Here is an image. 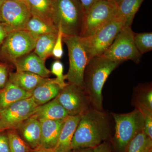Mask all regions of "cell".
Returning a JSON list of instances; mask_svg holds the SVG:
<instances>
[{"mask_svg":"<svg viewBox=\"0 0 152 152\" xmlns=\"http://www.w3.org/2000/svg\"><path fill=\"white\" fill-rule=\"evenodd\" d=\"M110 128L103 111L90 109L82 115L72 140V150L94 148L110 137Z\"/></svg>","mask_w":152,"mask_h":152,"instance_id":"6da1fadb","label":"cell"},{"mask_svg":"<svg viewBox=\"0 0 152 152\" xmlns=\"http://www.w3.org/2000/svg\"><path fill=\"white\" fill-rule=\"evenodd\" d=\"M121 63L102 56L92 58L87 64L83 76L84 88L93 108L103 111L102 89L109 75Z\"/></svg>","mask_w":152,"mask_h":152,"instance_id":"7a4b0ae2","label":"cell"},{"mask_svg":"<svg viewBox=\"0 0 152 152\" xmlns=\"http://www.w3.org/2000/svg\"><path fill=\"white\" fill-rule=\"evenodd\" d=\"M85 15L79 0H56L53 23L64 35L80 37Z\"/></svg>","mask_w":152,"mask_h":152,"instance_id":"3957f363","label":"cell"},{"mask_svg":"<svg viewBox=\"0 0 152 152\" xmlns=\"http://www.w3.org/2000/svg\"><path fill=\"white\" fill-rule=\"evenodd\" d=\"M125 25V20L117 13L92 35L86 38L80 37L89 61L94 57L103 55Z\"/></svg>","mask_w":152,"mask_h":152,"instance_id":"277c9868","label":"cell"},{"mask_svg":"<svg viewBox=\"0 0 152 152\" xmlns=\"http://www.w3.org/2000/svg\"><path fill=\"white\" fill-rule=\"evenodd\" d=\"M115 122L113 143L119 152H126L131 141L144 131V121L140 111L136 108L125 114L112 113Z\"/></svg>","mask_w":152,"mask_h":152,"instance_id":"5b68a950","label":"cell"},{"mask_svg":"<svg viewBox=\"0 0 152 152\" xmlns=\"http://www.w3.org/2000/svg\"><path fill=\"white\" fill-rule=\"evenodd\" d=\"M63 41L67 47L69 61V70L65 75L66 80L69 83L83 89L84 73L89 59L80 37L63 35Z\"/></svg>","mask_w":152,"mask_h":152,"instance_id":"8992f818","label":"cell"},{"mask_svg":"<svg viewBox=\"0 0 152 152\" xmlns=\"http://www.w3.org/2000/svg\"><path fill=\"white\" fill-rule=\"evenodd\" d=\"M37 40L26 30L10 32L0 49V60L13 64L18 58L34 50Z\"/></svg>","mask_w":152,"mask_h":152,"instance_id":"52a82bcc","label":"cell"},{"mask_svg":"<svg viewBox=\"0 0 152 152\" xmlns=\"http://www.w3.org/2000/svg\"><path fill=\"white\" fill-rule=\"evenodd\" d=\"M134 33L131 26L125 25L110 48L102 56L113 61L121 64L129 60L138 64L142 55L134 42Z\"/></svg>","mask_w":152,"mask_h":152,"instance_id":"ba28073f","label":"cell"},{"mask_svg":"<svg viewBox=\"0 0 152 152\" xmlns=\"http://www.w3.org/2000/svg\"><path fill=\"white\" fill-rule=\"evenodd\" d=\"M118 7L109 0H101L85 14L81 38L92 35L99 28L116 15Z\"/></svg>","mask_w":152,"mask_h":152,"instance_id":"9c48e42d","label":"cell"},{"mask_svg":"<svg viewBox=\"0 0 152 152\" xmlns=\"http://www.w3.org/2000/svg\"><path fill=\"white\" fill-rule=\"evenodd\" d=\"M31 96L19 101L0 111V130L15 129L34 115L38 107Z\"/></svg>","mask_w":152,"mask_h":152,"instance_id":"30bf717a","label":"cell"},{"mask_svg":"<svg viewBox=\"0 0 152 152\" xmlns=\"http://www.w3.org/2000/svg\"><path fill=\"white\" fill-rule=\"evenodd\" d=\"M56 98L69 115H82L91 109V101L88 95L84 90L75 85L68 83Z\"/></svg>","mask_w":152,"mask_h":152,"instance_id":"8fae6325","label":"cell"},{"mask_svg":"<svg viewBox=\"0 0 152 152\" xmlns=\"http://www.w3.org/2000/svg\"><path fill=\"white\" fill-rule=\"evenodd\" d=\"M31 17L23 1H4L3 3L1 9V23L9 33L25 30Z\"/></svg>","mask_w":152,"mask_h":152,"instance_id":"7c38bea8","label":"cell"},{"mask_svg":"<svg viewBox=\"0 0 152 152\" xmlns=\"http://www.w3.org/2000/svg\"><path fill=\"white\" fill-rule=\"evenodd\" d=\"M45 64V61L41 59L34 52H31L18 58L13 65L17 71L29 72L42 77L48 78L51 73Z\"/></svg>","mask_w":152,"mask_h":152,"instance_id":"4fadbf2b","label":"cell"},{"mask_svg":"<svg viewBox=\"0 0 152 152\" xmlns=\"http://www.w3.org/2000/svg\"><path fill=\"white\" fill-rule=\"evenodd\" d=\"M24 141L32 149L40 145L41 137V123L37 117L32 115L15 129Z\"/></svg>","mask_w":152,"mask_h":152,"instance_id":"5bb4252c","label":"cell"},{"mask_svg":"<svg viewBox=\"0 0 152 152\" xmlns=\"http://www.w3.org/2000/svg\"><path fill=\"white\" fill-rule=\"evenodd\" d=\"M82 115H69L65 119L54 148L57 152H69L72 140Z\"/></svg>","mask_w":152,"mask_h":152,"instance_id":"9a60e30c","label":"cell"},{"mask_svg":"<svg viewBox=\"0 0 152 152\" xmlns=\"http://www.w3.org/2000/svg\"><path fill=\"white\" fill-rule=\"evenodd\" d=\"M40 146L54 148L56 145L64 120L40 119Z\"/></svg>","mask_w":152,"mask_h":152,"instance_id":"2e32d148","label":"cell"},{"mask_svg":"<svg viewBox=\"0 0 152 152\" xmlns=\"http://www.w3.org/2000/svg\"><path fill=\"white\" fill-rule=\"evenodd\" d=\"M50 80L29 72L16 71L10 73L8 81L22 89L31 92L38 86Z\"/></svg>","mask_w":152,"mask_h":152,"instance_id":"e0dca14e","label":"cell"},{"mask_svg":"<svg viewBox=\"0 0 152 152\" xmlns=\"http://www.w3.org/2000/svg\"><path fill=\"white\" fill-rule=\"evenodd\" d=\"M23 1L26 4L32 16L37 17L49 24L54 25L53 18L56 0Z\"/></svg>","mask_w":152,"mask_h":152,"instance_id":"ac0fdd59","label":"cell"},{"mask_svg":"<svg viewBox=\"0 0 152 152\" xmlns=\"http://www.w3.org/2000/svg\"><path fill=\"white\" fill-rule=\"evenodd\" d=\"M31 94L8 81L0 90V111L19 101L31 97Z\"/></svg>","mask_w":152,"mask_h":152,"instance_id":"d6986e66","label":"cell"},{"mask_svg":"<svg viewBox=\"0 0 152 152\" xmlns=\"http://www.w3.org/2000/svg\"><path fill=\"white\" fill-rule=\"evenodd\" d=\"M39 120H64L69 116L56 98L39 106L34 113Z\"/></svg>","mask_w":152,"mask_h":152,"instance_id":"ffe728a7","label":"cell"},{"mask_svg":"<svg viewBox=\"0 0 152 152\" xmlns=\"http://www.w3.org/2000/svg\"><path fill=\"white\" fill-rule=\"evenodd\" d=\"M61 89L56 83L55 79H51L32 91L31 97L38 106L41 105L56 97Z\"/></svg>","mask_w":152,"mask_h":152,"instance_id":"44dd1931","label":"cell"},{"mask_svg":"<svg viewBox=\"0 0 152 152\" xmlns=\"http://www.w3.org/2000/svg\"><path fill=\"white\" fill-rule=\"evenodd\" d=\"M25 30L29 32L37 39L44 35L58 33V29L54 25L32 16L28 21Z\"/></svg>","mask_w":152,"mask_h":152,"instance_id":"7402d4cb","label":"cell"},{"mask_svg":"<svg viewBox=\"0 0 152 152\" xmlns=\"http://www.w3.org/2000/svg\"><path fill=\"white\" fill-rule=\"evenodd\" d=\"M57 37V34H49L38 38L34 50V53L45 61L52 56V52Z\"/></svg>","mask_w":152,"mask_h":152,"instance_id":"603a6c76","label":"cell"},{"mask_svg":"<svg viewBox=\"0 0 152 152\" xmlns=\"http://www.w3.org/2000/svg\"><path fill=\"white\" fill-rule=\"evenodd\" d=\"M144 0H121L118 5L117 13L131 26L133 20Z\"/></svg>","mask_w":152,"mask_h":152,"instance_id":"cb8c5ba5","label":"cell"},{"mask_svg":"<svg viewBox=\"0 0 152 152\" xmlns=\"http://www.w3.org/2000/svg\"><path fill=\"white\" fill-rule=\"evenodd\" d=\"M152 139L144 131L139 133L131 141L126 152H151Z\"/></svg>","mask_w":152,"mask_h":152,"instance_id":"d4e9b609","label":"cell"},{"mask_svg":"<svg viewBox=\"0 0 152 152\" xmlns=\"http://www.w3.org/2000/svg\"><path fill=\"white\" fill-rule=\"evenodd\" d=\"M7 131L10 152H32V149L21 137L16 129Z\"/></svg>","mask_w":152,"mask_h":152,"instance_id":"484cf974","label":"cell"},{"mask_svg":"<svg viewBox=\"0 0 152 152\" xmlns=\"http://www.w3.org/2000/svg\"><path fill=\"white\" fill-rule=\"evenodd\" d=\"M134 40L136 48L141 55L152 50V33L134 32Z\"/></svg>","mask_w":152,"mask_h":152,"instance_id":"4316f807","label":"cell"},{"mask_svg":"<svg viewBox=\"0 0 152 152\" xmlns=\"http://www.w3.org/2000/svg\"><path fill=\"white\" fill-rule=\"evenodd\" d=\"M139 89L137 96V104L152 111V90L151 87H142Z\"/></svg>","mask_w":152,"mask_h":152,"instance_id":"83f0119b","label":"cell"},{"mask_svg":"<svg viewBox=\"0 0 152 152\" xmlns=\"http://www.w3.org/2000/svg\"><path fill=\"white\" fill-rule=\"evenodd\" d=\"M64 65L59 60H57L53 63L50 72L52 74L56 76L55 80L57 84L61 88L66 86L67 83L65 82L66 80L65 75H64Z\"/></svg>","mask_w":152,"mask_h":152,"instance_id":"f1b7e54d","label":"cell"},{"mask_svg":"<svg viewBox=\"0 0 152 152\" xmlns=\"http://www.w3.org/2000/svg\"><path fill=\"white\" fill-rule=\"evenodd\" d=\"M136 107L141 112L143 117L144 132L152 139V111L138 104H136Z\"/></svg>","mask_w":152,"mask_h":152,"instance_id":"f546056e","label":"cell"},{"mask_svg":"<svg viewBox=\"0 0 152 152\" xmlns=\"http://www.w3.org/2000/svg\"><path fill=\"white\" fill-rule=\"evenodd\" d=\"M63 34L60 28H58V33L56 42L52 52V56L57 60H59L62 58L64 54L63 48Z\"/></svg>","mask_w":152,"mask_h":152,"instance_id":"4dcf8cb0","label":"cell"},{"mask_svg":"<svg viewBox=\"0 0 152 152\" xmlns=\"http://www.w3.org/2000/svg\"><path fill=\"white\" fill-rule=\"evenodd\" d=\"M10 66L7 63L0 62V90L3 88L8 81Z\"/></svg>","mask_w":152,"mask_h":152,"instance_id":"1f68e13d","label":"cell"},{"mask_svg":"<svg viewBox=\"0 0 152 152\" xmlns=\"http://www.w3.org/2000/svg\"><path fill=\"white\" fill-rule=\"evenodd\" d=\"M4 132H0V152H10L7 135Z\"/></svg>","mask_w":152,"mask_h":152,"instance_id":"d6a6232c","label":"cell"},{"mask_svg":"<svg viewBox=\"0 0 152 152\" xmlns=\"http://www.w3.org/2000/svg\"><path fill=\"white\" fill-rule=\"evenodd\" d=\"M93 152H112L111 147L107 142L104 141L94 148Z\"/></svg>","mask_w":152,"mask_h":152,"instance_id":"836d02e7","label":"cell"},{"mask_svg":"<svg viewBox=\"0 0 152 152\" xmlns=\"http://www.w3.org/2000/svg\"><path fill=\"white\" fill-rule=\"evenodd\" d=\"M79 1L86 14L92 6L101 0H79Z\"/></svg>","mask_w":152,"mask_h":152,"instance_id":"e575fe53","label":"cell"},{"mask_svg":"<svg viewBox=\"0 0 152 152\" xmlns=\"http://www.w3.org/2000/svg\"><path fill=\"white\" fill-rule=\"evenodd\" d=\"M9 33L4 24L0 22V49Z\"/></svg>","mask_w":152,"mask_h":152,"instance_id":"d590c367","label":"cell"},{"mask_svg":"<svg viewBox=\"0 0 152 152\" xmlns=\"http://www.w3.org/2000/svg\"><path fill=\"white\" fill-rule=\"evenodd\" d=\"M31 152H57L55 148H49L39 146L35 149H33Z\"/></svg>","mask_w":152,"mask_h":152,"instance_id":"8d00e7d4","label":"cell"},{"mask_svg":"<svg viewBox=\"0 0 152 152\" xmlns=\"http://www.w3.org/2000/svg\"><path fill=\"white\" fill-rule=\"evenodd\" d=\"M69 152H93V149L90 148L76 149L72 150Z\"/></svg>","mask_w":152,"mask_h":152,"instance_id":"74e56055","label":"cell"},{"mask_svg":"<svg viewBox=\"0 0 152 152\" xmlns=\"http://www.w3.org/2000/svg\"><path fill=\"white\" fill-rule=\"evenodd\" d=\"M4 0H0V22H1V9L2 5L4 2Z\"/></svg>","mask_w":152,"mask_h":152,"instance_id":"f35d334b","label":"cell"},{"mask_svg":"<svg viewBox=\"0 0 152 152\" xmlns=\"http://www.w3.org/2000/svg\"><path fill=\"white\" fill-rule=\"evenodd\" d=\"M109 1H111L113 2L115 4L117 5L121 1V0H109Z\"/></svg>","mask_w":152,"mask_h":152,"instance_id":"ab89813d","label":"cell"},{"mask_svg":"<svg viewBox=\"0 0 152 152\" xmlns=\"http://www.w3.org/2000/svg\"><path fill=\"white\" fill-rule=\"evenodd\" d=\"M4 1H23V0H4Z\"/></svg>","mask_w":152,"mask_h":152,"instance_id":"60d3db41","label":"cell"},{"mask_svg":"<svg viewBox=\"0 0 152 152\" xmlns=\"http://www.w3.org/2000/svg\"><path fill=\"white\" fill-rule=\"evenodd\" d=\"M1 132V131L0 130V132Z\"/></svg>","mask_w":152,"mask_h":152,"instance_id":"b9f144b4","label":"cell"}]
</instances>
